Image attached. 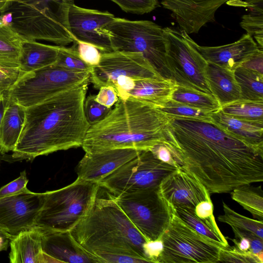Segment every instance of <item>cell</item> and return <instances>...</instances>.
Returning <instances> with one entry per match:
<instances>
[{
  "instance_id": "cell-8",
  "label": "cell",
  "mask_w": 263,
  "mask_h": 263,
  "mask_svg": "<svg viewBox=\"0 0 263 263\" xmlns=\"http://www.w3.org/2000/svg\"><path fill=\"white\" fill-rule=\"evenodd\" d=\"M90 74V71H76L53 65L22 73L6 95L26 108L89 81Z\"/></svg>"
},
{
  "instance_id": "cell-42",
  "label": "cell",
  "mask_w": 263,
  "mask_h": 263,
  "mask_svg": "<svg viewBox=\"0 0 263 263\" xmlns=\"http://www.w3.org/2000/svg\"><path fill=\"white\" fill-rule=\"evenodd\" d=\"M195 215L217 233H221L218 227L214 215L213 205L211 200L199 202L195 206Z\"/></svg>"
},
{
  "instance_id": "cell-21",
  "label": "cell",
  "mask_w": 263,
  "mask_h": 263,
  "mask_svg": "<svg viewBox=\"0 0 263 263\" xmlns=\"http://www.w3.org/2000/svg\"><path fill=\"white\" fill-rule=\"evenodd\" d=\"M177 86L176 82L171 79H134L130 89L119 98L134 99L161 108L171 100Z\"/></svg>"
},
{
  "instance_id": "cell-7",
  "label": "cell",
  "mask_w": 263,
  "mask_h": 263,
  "mask_svg": "<svg viewBox=\"0 0 263 263\" xmlns=\"http://www.w3.org/2000/svg\"><path fill=\"white\" fill-rule=\"evenodd\" d=\"M105 28L114 51L140 53L161 78L173 80L161 26L151 21L115 17Z\"/></svg>"
},
{
  "instance_id": "cell-34",
  "label": "cell",
  "mask_w": 263,
  "mask_h": 263,
  "mask_svg": "<svg viewBox=\"0 0 263 263\" xmlns=\"http://www.w3.org/2000/svg\"><path fill=\"white\" fill-rule=\"evenodd\" d=\"M250 12L242 16L241 27L253 36L259 48L263 47V8H249Z\"/></svg>"
},
{
  "instance_id": "cell-38",
  "label": "cell",
  "mask_w": 263,
  "mask_h": 263,
  "mask_svg": "<svg viewBox=\"0 0 263 263\" xmlns=\"http://www.w3.org/2000/svg\"><path fill=\"white\" fill-rule=\"evenodd\" d=\"M112 110L95 100V95H90L85 98L84 112L85 118L90 125H94L103 120Z\"/></svg>"
},
{
  "instance_id": "cell-44",
  "label": "cell",
  "mask_w": 263,
  "mask_h": 263,
  "mask_svg": "<svg viewBox=\"0 0 263 263\" xmlns=\"http://www.w3.org/2000/svg\"><path fill=\"white\" fill-rule=\"evenodd\" d=\"M26 171L20 173L16 179L4 185L0 189V198L18 194L27 189L28 182Z\"/></svg>"
},
{
  "instance_id": "cell-50",
  "label": "cell",
  "mask_w": 263,
  "mask_h": 263,
  "mask_svg": "<svg viewBox=\"0 0 263 263\" xmlns=\"http://www.w3.org/2000/svg\"><path fill=\"white\" fill-rule=\"evenodd\" d=\"M234 243L235 247L239 250L243 251H249L250 244L248 239L245 237H240L237 238L231 239Z\"/></svg>"
},
{
  "instance_id": "cell-47",
  "label": "cell",
  "mask_w": 263,
  "mask_h": 263,
  "mask_svg": "<svg viewBox=\"0 0 263 263\" xmlns=\"http://www.w3.org/2000/svg\"><path fill=\"white\" fill-rule=\"evenodd\" d=\"M99 262L104 263H141L145 260L135 256L118 254H101L96 256Z\"/></svg>"
},
{
  "instance_id": "cell-48",
  "label": "cell",
  "mask_w": 263,
  "mask_h": 263,
  "mask_svg": "<svg viewBox=\"0 0 263 263\" xmlns=\"http://www.w3.org/2000/svg\"><path fill=\"white\" fill-rule=\"evenodd\" d=\"M144 250L150 262L157 263V259L163 250V243L161 237L155 240L147 241L144 244Z\"/></svg>"
},
{
  "instance_id": "cell-43",
  "label": "cell",
  "mask_w": 263,
  "mask_h": 263,
  "mask_svg": "<svg viewBox=\"0 0 263 263\" xmlns=\"http://www.w3.org/2000/svg\"><path fill=\"white\" fill-rule=\"evenodd\" d=\"M22 73L19 68L0 67V94L7 93Z\"/></svg>"
},
{
  "instance_id": "cell-32",
  "label": "cell",
  "mask_w": 263,
  "mask_h": 263,
  "mask_svg": "<svg viewBox=\"0 0 263 263\" xmlns=\"http://www.w3.org/2000/svg\"><path fill=\"white\" fill-rule=\"evenodd\" d=\"M220 110L236 119L263 122V101L238 99L222 106Z\"/></svg>"
},
{
  "instance_id": "cell-18",
  "label": "cell",
  "mask_w": 263,
  "mask_h": 263,
  "mask_svg": "<svg viewBox=\"0 0 263 263\" xmlns=\"http://www.w3.org/2000/svg\"><path fill=\"white\" fill-rule=\"evenodd\" d=\"M142 151L117 148L85 153L77 167L78 178L99 183L106 176L138 156Z\"/></svg>"
},
{
  "instance_id": "cell-26",
  "label": "cell",
  "mask_w": 263,
  "mask_h": 263,
  "mask_svg": "<svg viewBox=\"0 0 263 263\" xmlns=\"http://www.w3.org/2000/svg\"><path fill=\"white\" fill-rule=\"evenodd\" d=\"M25 116V108L7 98L0 128L1 154L14 149L23 127Z\"/></svg>"
},
{
  "instance_id": "cell-52",
  "label": "cell",
  "mask_w": 263,
  "mask_h": 263,
  "mask_svg": "<svg viewBox=\"0 0 263 263\" xmlns=\"http://www.w3.org/2000/svg\"><path fill=\"white\" fill-rule=\"evenodd\" d=\"M25 3L37 5V6H44L51 3L54 0H17Z\"/></svg>"
},
{
  "instance_id": "cell-39",
  "label": "cell",
  "mask_w": 263,
  "mask_h": 263,
  "mask_svg": "<svg viewBox=\"0 0 263 263\" xmlns=\"http://www.w3.org/2000/svg\"><path fill=\"white\" fill-rule=\"evenodd\" d=\"M117 4L123 11L142 14L151 12L159 6L157 0H110Z\"/></svg>"
},
{
  "instance_id": "cell-55",
  "label": "cell",
  "mask_w": 263,
  "mask_h": 263,
  "mask_svg": "<svg viewBox=\"0 0 263 263\" xmlns=\"http://www.w3.org/2000/svg\"><path fill=\"white\" fill-rule=\"evenodd\" d=\"M0 235H6V236H9L13 237L12 236L10 235V234L7 233L5 231H4L2 229H1V228H0Z\"/></svg>"
},
{
  "instance_id": "cell-24",
  "label": "cell",
  "mask_w": 263,
  "mask_h": 263,
  "mask_svg": "<svg viewBox=\"0 0 263 263\" xmlns=\"http://www.w3.org/2000/svg\"><path fill=\"white\" fill-rule=\"evenodd\" d=\"M205 77L211 92L221 107L240 99V88L234 71L208 62Z\"/></svg>"
},
{
  "instance_id": "cell-37",
  "label": "cell",
  "mask_w": 263,
  "mask_h": 263,
  "mask_svg": "<svg viewBox=\"0 0 263 263\" xmlns=\"http://www.w3.org/2000/svg\"><path fill=\"white\" fill-rule=\"evenodd\" d=\"M263 257L256 255L250 251H243L236 247L221 248L218 262L262 263Z\"/></svg>"
},
{
  "instance_id": "cell-4",
  "label": "cell",
  "mask_w": 263,
  "mask_h": 263,
  "mask_svg": "<svg viewBox=\"0 0 263 263\" xmlns=\"http://www.w3.org/2000/svg\"><path fill=\"white\" fill-rule=\"evenodd\" d=\"M70 232L83 249L95 257L101 254H124L150 262L144 250L147 240L112 195L107 199L97 197L88 213Z\"/></svg>"
},
{
  "instance_id": "cell-3",
  "label": "cell",
  "mask_w": 263,
  "mask_h": 263,
  "mask_svg": "<svg viewBox=\"0 0 263 263\" xmlns=\"http://www.w3.org/2000/svg\"><path fill=\"white\" fill-rule=\"evenodd\" d=\"M170 119L148 104L119 98L103 120L90 126L82 147L85 153L117 148L149 150L165 142L164 129Z\"/></svg>"
},
{
  "instance_id": "cell-10",
  "label": "cell",
  "mask_w": 263,
  "mask_h": 263,
  "mask_svg": "<svg viewBox=\"0 0 263 263\" xmlns=\"http://www.w3.org/2000/svg\"><path fill=\"white\" fill-rule=\"evenodd\" d=\"M163 31L173 80L178 85L213 96L205 77L208 62L192 45L189 34L169 27Z\"/></svg>"
},
{
  "instance_id": "cell-25",
  "label": "cell",
  "mask_w": 263,
  "mask_h": 263,
  "mask_svg": "<svg viewBox=\"0 0 263 263\" xmlns=\"http://www.w3.org/2000/svg\"><path fill=\"white\" fill-rule=\"evenodd\" d=\"M60 47L58 45L24 40L20 56L19 69L24 73L54 65Z\"/></svg>"
},
{
  "instance_id": "cell-20",
  "label": "cell",
  "mask_w": 263,
  "mask_h": 263,
  "mask_svg": "<svg viewBox=\"0 0 263 263\" xmlns=\"http://www.w3.org/2000/svg\"><path fill=\"white\" fill-rule=\"evenodd\" d=\"M42 232L43 251L55 262H99L78 243L70 231Z\"/></svg>"
},
{
  "instance_id": "cell-56",
  "label": "cell",
  "mask_w": 263,
  "mask_h": 263,
  "mask_svg": "<svg viewBox=\"0 0 263 263\" xmlns=\"http://www.w3.org/2000/svg\"><path fill=\"white\" fill-rule=\"evenodd\" d=\"M0 164H1V156H0ZM0 166H1V164H0Z\"/></svg>"
},
{
  "instance_id": "cell-12",
  "label": "cell",
  "mask_w": 263,
  "mask_h": 263,
  "mask_svg": "<svg viewBox=\"0 0 263 263\" xmlns=\"http://www.w3.org/2000/svg\"><path fill=\"white\" fill-rule=\"evenodd\" d=\"M112 196L147 241L161 237L169 223L171 208L160 196L158 187Z\"/></svg>"
},
{
  "instance_id": "cell-6",
  "label": "cell",
  "mask_w": 263,
  "mask_h": 263,
  "mask_svg": "<svg viewBox=\"0 0 263 263\" xmlns=\"http://www.w3.org/2000/svg\"><path fill=\"white\" fill-rule=\"evenodd\" d=\"M73 0H54L37 6L15 0L6 11L11 14L9 27L24 40H44L65 46L74 41L68 23Z\"/></svg>"
},
{
  "instance_id": "cell-53",
  "label": "cell",
  "mask_w": 263,
  "mask_h": 263,
  "mask_svg": "<svg viewBox=\"0 0 263 263\" xmlns=\"http://www.w3.org/2000/svg\"><path fill=\"white\" fill-rule=\"evenodd\" d=\"M15 0H0V14L6 12Z\"/></svg>"
},
{
  "instance_id": "cell-23",
  "label": "cell",
  "mask_w": 263,
  "mask_h": 263,
  "mask_svg": "<svg viewBox=\"0 0 263 263\" xmlns=\"http://www.w3.org/2000/svg\"><path fill=\"white\" fill-rule=\"evenodd\" d=\"M211 117L226 132L252 146L263 149V122L236 119L220 110L212 112Z\"/></svg>"
},
{
  "instance_id": "cell-11",
  "label": "cell",
  "mask_w": 263,
  "mask_h": 263,
  "mask_svg": "<svg viewBox=\"0 0 263 263\" xmlns=\"http://www.w3.org/2000/svg\"><path fill=\"white\" fill-rule=\"evenodd\" d=\"M178 168L155 158L149 150L142 151L102 179L100 186L114 196L158 187L161 181Z\"/></svg>"
},
{
  "instance_id": "cell-33",
  "label": "cell",
  "mask_w": 263,
  "mask_h": 263,
  "mask_svg": "<svg viewBox=\"0 0 263 263\" xmlns=\"http://www.w3.org/2000/svg\"><path fill=\"white\" fill-rule=\"evenodd\" d=\"M224 214L218 217L221 222L228 224L231 227L251 232L263 239V221L252 219L242 215L231 209L224 202Z\"/></svg>"
},
{
  "instance_id": "cell-19",
  "label": "cell",
  "mask_w": 263,
  "mask_h": 263,
  "mask_svg": "<svg viewBox=\"0 0 263 263\" xmlns=\"http://www.w3.org/2000/svg\"><path fill=\"white\" fill-rule=\"evenodd\" d=\"M190 41L207 62L232 71H234L260 49L248 33L243 34L233 43L219 46H200L191 38Z\"/></svg>"
},
{
  "instance_id": "cell-27",
  "label": "cell",
  "mask_w": 263,
  "mask_h": 263,
  "mask_svg": "<svg viewBox=\"0 0 263 263\" xmlns=\"http://www.w3.org/2000/svg\"><path fill=\"white\" fill-rule=\"evenodd\" d=\"M24 39L0 22V67L19 68V59Z\"/></svg>"
},
{
  "instance_id": "cell-29",
  "label": "cell",
  "mask_w": 263,
  "mask_h": 263,
  "mask_svg": "<svg viewBox=\"0 0 263 263\" xmlns=\"http://www.w3.org/2000/svg\"><path fill=\"white\" fill-rule=\"evenodd\" d=\"M240 90L239 99L263 101V74L239 66L234 71Z\"/></svg>"
},
{
  "instance_id": "cell-1",
  "label": "cell",
  "mask_w": 263,
  "mask_h": 263,
  "mask_svg": "<svg viewBox=\"0 0 263 263\" xmlns=\"http://www.w3.org/2000/svg\"><path fill=\"white\" fill-rule=\"evenodd\" d=\"M170 116L164 143L210 194L229 193L263 181V149L226 132L212 121Z\"/></svg>"
},
{
  "instance_id": "cell-31",
  "label": "cell",
  "mask_w": 263,
  "mask_h": 263,
  "mask_svg": "<svg viewBox=\"0 0 263 263\" xmlns=\"http://www.w3.org/2000/svg\"><path fill=\"white\" fill-rule=\"evenodd\" d=\"M231 195L232 198L250 212L254 218L263 221V197L260 186L240 185L233 189Z\"/></svg>"
},
{
  "instance_id": "cell-9",
  "label": "cell",
  "mask_w": 263,
  "mask_h": 263,
  "mask_svg": "<svg viewBox=\"0 0 263 263\" xmlns=\"http://www.w3.org/2000/svg\"><path fill=\"white\" fill-rule=\"evenodd\" d=\"M160 237L163 250L157 263L218 262L221 247L195 231L172 209L169 223Z\"/></svg>"
},
{
  "instance_id": "cell-49",
  "label": "cell",
  "mask_w": 263,
  "mask_h": 263,
  "mask_svg": "<svg viewBox=\"0 0 263 263\" xmlns=\"http://www.w3.org/2000/svg\"><path fill=\"white\" fill-rule=\"evenodd\" d=\"M240 66L263 74V50L259 49Z\"/></svg>"
},
{
  "instance_id": "cell-41",
  "label": "cell",
  "mask_w": 263,
  "mask_h": 263,
  "mask_svg": "<svg viewBox=\"0 0 263 263\" xmlns=\"http://www.w3.org/2000/svg\"><path fill=\"white\" fill-rule=\"evenodd\" d=\"M149 151L155 158L164 163L177 168L183 166L182 162L178 155L165 143L157 144L152 147Z\"/></svg>"
},
{
  "instance_id": "cell-40",
  "label": "cell",
  "mask_w": 263,
  "mask_h": 263,
  "mask_svg": "<svg viewBox=\"0 0 263 263\" xmlns=\"http://www.w3.org/2000/svg\"><path fill=\"white\" fill-rule=\"evenodd\" d=\"M80 58L88 65L93 67L99 65L102 52L92 44L74 41L73 42Z\"/></svg>"
},
{
  "instance_id": "cell-51",
  "label": "cell",
  "mask_w": 263,
  "mask_h": 263,
  "mask_svg": "<svg viewBox=\"0 0 263 263\" xmlns=\"http://www.w3.org/2000/svg\"><path fill=\"white\" fill-rule=\"evenodd\" d=\"M11 236L0 235V252L7 249Z\"/></svg>"
},
{
  "instance_id": "cell-45",
  "label": "cell",
  "mask_w": 263,
  "mask_h": 263,
  "mask_svg": "<svg viewBox=\"0 0 263 263\" xmlns=\"http://www.w3.org/2000/svg\"><path fill=\"white\" fill-rule=\"evenodd\" d=\"M235 238L240 237H245L250 242V250L253 253L263 257V240L254 233L234 227H231Z\"/></svg>"
},
{
  "instance_id": "cell-28",
  "label": "cell",
  "mask_w": 263,
  "mask_h": 263,
  "mask_svg": "<svg viewBox=\"0 0 263 263\" xmlns=\"http://www.w3.org/2000/svg\"><path fill=\"white\" fill-rule=\"evenodd\" d=\"M171 100L210 113L221 108L220 104L213 96L178 85Z\"/></svg>"
},
{
  "instance_id": "cell-16",
  "label": "cell",
  "mask_w": 263,
  "mask_h": 263,
  "mask_svg": "<svg viewBox=\"0 0 263 263\" xmlns=\"http://www.w3.org/2000/svg\"><path fill=\"white\" fill-rule=\"evenodd\" d=\"M161 197L170 205L195 210L199 202L210 200V194L193 175L184 167L166 176L158 187Z\"/></svg>"
},
{
  "instance_id": "cell-22",
  "label": "cell",
  "mask_w": 263,
  "mask_h": 263,
  "mask_svg": "<svg viewBox=\"0 0 263 263\" xmlns=\"http://www.w3.org/2000/svg\"><path fill=\"white\" fill-rule=\"evenodd\" d=\"M9 258L11 263L46 262L42 249V232L38 228L23 231L10 241Z\"/></svg>"
},
{
  "instance_id": "cell-14",
  "label": "cell",
  "mask_w": 263,
  "mask_h": 263,
  "mask_svg": "<svg viewBox=\"0 0 263 263\" xmlns=\"http://www.w3.org/2000/svg\"><path fill=\"white\" fill-rule=\"evenodd\" d=\"M43 202V193L27 188L12 196L0 198V228L13 236L34 227Z\"/></svg>"
},
{
  "instance_id": "cell-54",
  "label": "cell",
  "mask_w": 263,
  "mask_h": 263,
  "mask_svg": "<svg viewBox=\"0 0 263 263\" xmlns=\"http://www.w3.org/2000/svg\"><path fill=\"white\" fill-rule=\"evenodd\" d=\"M6 101L7 97L6 93L0 94V128Z\"/></svg>"
},
{
  "instance_id": "cell-46",
  "label": "cell",
  "mask_w": 263,
  "mask_h": 263,
  "mask_svg": "<svg viewBox=\"0 0 263 263\" xmlns=\"http://www.w3.org/2000/svg\"><path fill=\"white\" fill-rule=\"evenodd\" d=\"M99 90L98 95H95V100L100 104L111 108L118 101L119 97L112 86H102Z\"/></svg>"
},
{
  "instance_id": "cell-35",
  "label": "cell",
  "mask_w": 263,
  "mask_h": 263,
  "mask_svg": "<svg viewBox=\"0 0 263 263\" xmlns=\"http://www.w3.org/2000/svg\"><path fill=\"white\" fill-rule=\"evenodd\" d=\"M76 71H91L92 67L80 58L74 45L70 47L60 46L56 62L53 65Z\"/></svg>"
},
{
  "instance_id": "cell-15",
  "label": "cell",
  "mask_w": 263,
  "mask_h": 263,
  "mask_svg": "<svg viewBox=\"0 0 263 263\" xmlns=\"http://www.w3.org/2000/svg\"><path fill=\"white\" fill-rule=\"evenodd\" d=\"M115 16L108 11L84 8L70 4L68 23L74 41L93 45L102 52L114 51L105 28Z\"/></svg>"
},
{
  "instance_id": "cell-13",
  "label": "cell",
  "mask_w": 263,
  "mask_h": 263,
  "mask_svg": "<svg viewBox=\"0 0 263 263\" xmlns=\"http://www.w3.org/2000/svg\"><path fill=\"white\" fill-rule=\"evenodd\" d=\"M120 77L162 78L141 53L115 50L102 52L99 65L92 67L89 81L95 89H99L102 86H112Z\"/></svg>"
},
{
  "instance_id": "cell-5",
  "label": "cell",
  "mask_w": 263,
  "mask_h": 263,
  "mask_svg": "<svg viewBox=\"0 0 263 263\" xmlns=\"http://www.w3.org/2000/svg\"><path fill=\"white\" fill-rule=\"evenodd\" d=\"M100 186L77 178L64 187L43 193L34 227L43 232L70 231L92 208Z\"/></svg>"
},
{
  "instance_id": "cell-17",
  "label": "cell",
  "mask_w": 263,
  "mask_h": 263,
  "mask_svg": "<svg viewBox=\"0 0 263 263\" xmlns=\"http://www.w3.org/2000/svg\"><path fill=\"white\" fill-rule=\"evenodd\" d=\"M230 0H161L172 13L180 30L198 33L207 23L215 21L216 11Z\"/></svg>"
},
{
  "instance_id": "cell-2",
  "label": "cell",
  "mask_w": 263,
  "mask_h": 263,
  "mask_svg": "<svg viewBox=\"0 0 263 263\" xmlns=\"http://www.w3.org/2000/svg\"><path fill=\"white\" fill-rule=\"evenodd\" d=\"M87 81L25 108L23 127L10 160L82 146L90 127L84 112Z\"/></svg>"
},
{
  "instance_id": "cell-36",
  "label": "cell",
  "mask_w": 263,
  "mask_h": 263,
  "mask_svg": "<svg viewBox=\"0 0 263 263\" xmlns=\"http://www.w3.org/2000/svg\"><path fill=\"white\" fill-rule=\"evenodd\" d=\"M165 114L174 117L194 118L205 121H212L210 112L190 107L172 100L161 108H158Z\"/></svg>"
},
{
  "instance_id": "cell-30",
  "label": "cell",
  "mask_w": 263,
  "mask_h": 263,
  "mask_svg": "<svg viewBox=\"0 0 263 263\" xmlns=\"http://www.w3.org/2000/svg\"><path fill=\"white\" fill-rule=\"evenodd\" d=\"M175 214L195 231L221 248L228 247V241L222 233H217L195 214L194 210L184 207L170 206Z\"/></svg>"
}]
</instances>
